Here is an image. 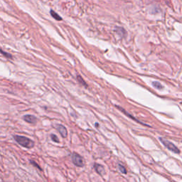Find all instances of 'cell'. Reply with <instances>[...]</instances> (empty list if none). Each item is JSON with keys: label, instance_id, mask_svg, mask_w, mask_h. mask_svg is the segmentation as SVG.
Listing matches in <instances>:
<instances>
[{"label": "cell", "instance_id": "cell-1", "mask_svg": "<svg viewBox=\"0 0 182 182\" xmlns=\"http://www.w3.org/2000/svg\"><path fill=\"white\" fill-rule=\"evenodd\" d=\"M14 139L21 146L24 147L25 148H32L34 146V142L31 139H29L28 137H26L24 136L15 135Z\"/></svg>", "mask_w": 182, "mask_h": 182}, {"label": "cell", "instance_id": "cell-2", "mask_svg": "<svg viewBox=\"0 0 182 182\" xmlns=\"http://www.w3.org/2000/svg\"><path fill=\"white\" fill-rule=\"evenodd\" d=\"M159 140H160V142H162L168 149L170 150V151H173L174 153H176V154H179L180 153V150L179 149L178 147H177L175 145H174L172 142H171L170 141L167 140V139H165L162 137L159 138Z\"/></svg>", "mask_w": 182, "mask_h": 182}, {"label": "cell", "instance_id": "cell-3", "mask_svg": "<svg viewBox=\"0 0 182 182\" xmlns=\"http://www.w3.org/2000/svg\"><path fill=\"white\" fill-rule=\"evenodd\" d=\"M71 158H72L73 163L78 167H83L84 166V159L83 157L80 155V154H77V153L73 152L71 155Z\"/></svg>", "mask_w": 182, "mask_h": 182}, {"label": "cell", "instance_id": "cell-4", "mask_svg": "<svg viewBox=\"0 0 182 182\" xmlns=\"http://www.w3.org/2000/svg\"><path fill=\"white\" fill-rule=\"evenodd\" d=\"M116 107L117 108H118L120 110L121 112H122V113H123L124 114H125V115H127V116H128L130 118H131V119H132L133 120H135V121H136V122H139V123H140V124H142V125H146V126H148V127H150L149 125H146V124H145V123H142V122H141V121H139V120H138L137 119H136L135 117H133L132 115H130V113H127V111H126V110H124L123 108H122V107H120V106H118V105H116Z\"/></svg>", "mask_w": 182, "mask_h": 182}, {"label": "cell", "instance_id": "cell-5", "mask_svg": "<svg viewBox=\"0 0 182 182\" xmlns=\"http://www.w3.org/2000/svg\"><path fill=\"white\" fill-rule=\"evenodd\" d=\"M24 120L26 121V122H28V123L34 124L37 122V118L35 116H34V115H26L24 116Z\"/></svg>", "mask_w": 182, "mask_h": 182}, {"label": "cell", "instance_id": "cell-6", "mask_svg": "<svg viewBox=\"0 0 182 182\" xmlns=\"http://www.w3.org/2000/svg\"><path fill=\"white\" fill-rule=\"evenodd\" d=\"M94 168H95L96 172L100 175L103 176L105 174V169L104 166L103 165L99 164H94Z\"/></svg>", "mask_w": 182, "mask_h": 182}, {"label": "cell", "instance_id": "cell-7", "mask_svg": "<svg viewBox=\"0 0 182 182\" xmlns=\"http://www.w3.org/2000/svg\"><path fill=\"white\" fill-rule=\"evenodd\" d=\"M56 127H57L58 131L59 132L60 135L63 136V137L66 138L68 135V131H67V130H66V127L62 125H57Z\"/></svg>", "mask_w": 182, "mask_h": 182}, {"label": "cell", "instance_id": "cell-8", "mask_svg": "<svg viewBox=\"0 0 182 182\" xmlns=\"http://www.w3.org/2000/svg\"><path fill=\"white\" fill-rule=\"evenodd\" d=\"M115 31L117 33V34L119 35L121 38L125 37L126 34H127L125 30L123 28H122V27H116V28H115Z\"/></svg>", "mask_w": 182, "mask_h": 182}, {"label": "cell", "instance_id": "cell-9", "mask_svg": "<svg viewBox=\"0 0 182 182\" xmlns=\"http://www.w3.org/2000/svg\"><path fill=\"white\" fill-rule=\"evenodd\" d=\"M50 14H51V16H52L53 17H54V19H56V20H57V21H61L62 20V18L60 17V16H59V15L57 13H56V12H54V10H51V11H50Z\"/></svg>", "mask_w": 182, "mask_h": 182}, {"label": "cell", "instance_id": "cell-10", "mask_svg": "<svg viewBox=\"0 0 182 182\" xmlns=\"http://www.w3.org/2000/svg\"><path fill=\"white\" fill-rule=\"evenodd\" d=\"M152 86H154V87L155 88L159 89V90H161V89L163 88V86H162V85L160 83H159V82H157V81L153 82Z\"/></svg>", "mask_w": 182, "mask_h": 182}, {"label": "cell", "instance_id": "cell-11", "mask_svg": "<svg viewBox=\"0 0 182 182\" xmlns=\"http://www.w3.org/2000/svg\"><path fill=\"white\" fill-rule=\"evenodd\" d=\"M77 79H78V82H79L80 84H82V85H83V86H84L85 87H86V88L88 87L87 84H86V82L84 81V80H83V78H81V76H80V75H78V77H77Z\"/></svg>", "mask_w": 182, "mask_h": 182}, {"label": "cell", "instance_id": "cell-12", "mask_svg": "<svg viewBox=\"0 0 182 182\" xmlns=\"http://www.w3.org/2000/svg\"><path fill=\"white\" fill-rule=\"evenodd\" d=\"M0 53H1V54H2L3 56H5V57L8 58H12V56L11 54H8V53L5 52V51H2V50H1V48H0Z\"/></svg>", "mask_w": 182, "mask_h": 182}, {"label": "cell", "instance_id": "cell-13", "mask_svg": "<svg viewBox=\"0 0 182 182\" xmlns=\"http://www.w3.org/2000/svg\"><path fill=\"white\" fill-rule=\"evenodd\" d=\"M118 168H119L120 171L122 174H127V170H126L125 166H122V165L121 164H118Z\"/></svg>", "mask_w": 182, "mask_h": 182}, {"label": "cell", "instance_id": "cell-14", "mask_svg": "<svg viewBox=\"0 0 182 182\" xmlns=\"http://www.w3.org/2000/svg\"><path fill=\"white\" fill-rule=\"evenodd\" d=\"M51 139H52L54 142H59V140H58V138L57 137V136L56 135V134H52L51 135Z\"/></svg>", "mask_w": 182, "mask_h": 182}, {"label": "cell", "instance_id": "cell-15", "mask_svg": "<svg viewBox=\"0 0 182 182\" xmlns=\"http://www.w3.org/2000/svg\"><path fill=\"white\" fill-rule=\"evenodd\" d=\"M31 164H33V165H34V166H36V167H37V168H38V169H40V170H41V167H40V166H39V165H37V164H36V162H33V161H31Z\"/></svg>", "mask_w": 182, "mask_h": 182}]
</instances>
